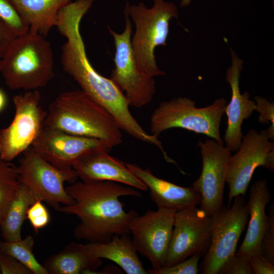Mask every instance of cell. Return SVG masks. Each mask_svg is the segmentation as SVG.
<instances>
[{"mask_svg":"<svg viewBox=\"0 0 274 274\" xmlns=\"http://www.w3.org/2000/svg\"><path fill=\"white\" fill-rule=\"evenodd\" d=\"M74 203L60 206L59 212L77 216L80 222L74 230L78 240L107 243L115 235L130 234L129 224L138 213L126 212L119 198L141 197L131 186L109 181L75 182L65 188Z\"/></svg>","mask_w":274,"mask_h":274,"instance_id":"obj_1","label":"cell"},{"mask_svg":"<svg viewBox=\"0 0 274 274\" xmlns=\"http://www.w3.org/2000/svg\"><path fill=\"white\" fill-rule=\"evenodd\" d=\"M81 20L78 15H68L62 17L57 25L66 39L61 49L64 71L81 90L114 117L121 130L141 141L155 144L156 137L146 132L132 115L122 91L111 79L99 74L89 62L80 30Z\"/></svg>","mask_w":274,"mask_h":274,"instance_id":"obj_2","label":"cell"},{"mask_svg":"<svg viewBox=\"0 0 274 274\" xmlns=\"http://www.w3.org/2000/svg\"><path fill=\"white\" fill-rule=\"evenodd\" d=\"M45 125L99 139L112 147L122 142L121 129L114 117L81 90L59 94L49 107Z\"/></svg>","mask_w":274,"mask_h":274,"instance_id":"obj_3","label":"cell"},{"mask_svg":"<svg viewBox=\"0 0 274 274\" xmlns=\"http://www.w3.org/2000/svg\"><path fill=\"white\" fill-rule=\"evenodd\" d=\"M50 42L29 30L11 43L1 60L0 73L11 89L37 90L54 76Z\"/></svg>","mask_w":274,"mask_h":274,"instance_id":"obj_4","label":"cell"},{"mask_svg":"<svg viewBox=\"0 0 274 274\" xmlns=\"http://www.w3.org/2000/svg\"><path fill=\"white\" fill-rule=\"evenodd\" d=\"M124 12L135 25L131 45L138 68L151 77L164 75L157 65L154 51L158 46L166 45L169 21L178 17L176 6L164 0H154L151 8L142 2L138 5L127 2Z\"/></svg>","mask_w":274,"mask_h":274,"instance_id":"obj_5","label":"cell"},{"mask_svg":"<svg viewBox=\"0 0 274 274\" xmlns=\"http://www.w3.org/2000/svg\"><path fill=\"white\" fill-rule=\"evenodd\" d=\"M226 105V100L222 97L203 108L196 107L195 102L186 97L163 101L151 115V133L158 136L168 129L181 128L224 143L220 126Z\"/></svg>","mask_w":274,"mask_h":274,"instance_id":"obj_6","label":"cell"},{"mask_svg":"<svg viewBox=\"0 0 274 274\" xmlns=\"http://www.w3.org/2000/svg\"><path fill=\"white\" fill-rule=\"evenodd\" d=\"M17 169L20 183L30 189L36 199L46 202L57 211L61 206L74 203L64 186L65 182L75 183L78 178L73 168H59L30 147L23 153Z\"/></svg>","mask_w":274,"mask_h":274,"instance_id":"obj_7","label":"cell"},{"mask_svg":"<svg viewBox=\"0 0 274 274\" xmlns=\"http://www.w3.org/2000/svg\"><path fill=\"white\" fill-rule=\"evenodd\" d=\"M40 101L37 90L13 97L14 116L7 127L0 130V159L10 162L31 147L44 126L47 113Z\"/></svg>","mask_w":274,"mask_h":274,"instance_id":"obj_8","label":"cell"},{"mask_svg":"<svg viewBox=\"0 0 274 274\" xmlns=\"http://www.w3.org/2000/svg\"><path fill=\"white\" fill-rule=\"evenodd\" d=\"M124 13L125 25L123 32L118 33L108 26L115 46V68L110 79L125 92L129 106L139 108L152 100L155 82L153 77L144 74L137 66L131 45L132 24L128 15Z\"/></svg>","mask_w":274,"mask_h":274,"instance_id":"obj_9","label":"cell"},{"mask_svg":"<svg viewBox=\"0 0 274 274\" xmlns=\"http://www.w3.org/2000/svg\"><path fill=\"white\" fill-rule=\"evenodd\" d=\"M211 217V244L200 268L203 274H217L223 264L235 253L249 220L247 202L243 196H237L231 206L223 207Z\"/></svg>","mask_w":274,"mask_h":274,"instance_id":"obj_10","label":"cell"},{"mask_svg":"<svg viewBox=\"0 0 274 274\" xmlns=\"http://www.w3.org/2000/svg\"><path fill=\"white\" fill-rule=\"evenodd\" d=\"M176 212L163 208L149 210L129 224L135 249L150 262L153 269L165 265Z\"/></svg>","mask_w":274,"mask_h":274,"instance_id":"obj_11","label":"cell"},{"mask_svg":"<svg viewBox=\"0 0 274 274\" xmlns=\"http://www.w3.org/2000/svg\"><path fill=\"white\" fill-rule=\"evenodd\" d=\"M212 217L193 207L176 212L165 265L194 254L207 253L211 242Z\"/></svg>","mask_w":274,"mask_h":274,"instance_id":"obj_12","label":"cell"},{"mask_svg":"<svg viewBox=\"0 0 274 274\" xmlns=\"http://www.w3.org/2000/svg\"><path fill=\"white\" fill-rule=\"evenodd\" d=\"M215 140L199 141L202 158L200 176L192 187L201 196L200 209L212 216L222 207L226 173L230 150Z\"/></svg>","mask_w":274,"mask_h":274,"instance_id":"obj_13","label":"cell"},{"mask_svg":"<svg viewBox=\"0 0 274 274\" xmlns=\"http://www.w3.org/2000/svg\"><path fill=\"white\" fill-rule=\"evenodd\" d=\"M266 129L260 132L250 129L243 136L236 153L230 155L226 173L228 185V204L236 196H245L253 174L258 166L263 167L269 153L274 150Z\"/></svg>","mask_w":274,"mask_h":274,"instance_id":"obj_14","label":"cell"},{"mask_svg":"<svg viewBox=\"0 0 274 274\" xmlns=\"http://www.w3.org/2000/svg\"><path fill=\"white\" fill-rule=\"evenodd\" d=\"M31 147L47 161L62 169L73 168L74 162L88 152H109L112 148L99 139L70 134L45 124Z\"/></svg>","mask_w":274,"mask_h":274,"instance_id":"obj_15","label":"cell"},{"mask_svg":"<svg viewBox=\"0 0 274 274\" xmlns=\"http://www.w3.org/2000/svg\"><path fill=\"white\" fill-rule=\"evenodd\" d=\"M231 64L228 68L226 78L231 90L229 103L224 112L227 117V127L224 137L226 146L231 152H236L239 148L242 138V125L255 110L254 100L250 99L248 92L242 94L239 89V78L243 69V61L230 49Z\"/></svg>","mask_w":274,"mask_h":274,"instance_id":"obj_16","label":"cell"},{"mask_svg":"<svg viewBox=\"0 0 274 274\" xmlns=\"http://www.w3.org/2000/svg\"><path fill=\"white\" fill-rule=\"evenodd\" d=\"M73 168L82 181H113L142 191L148 188L134 176L124 163L109 154V152L95 150L78 158Z\"/></svg>","mask_w":274,"mask_h":274,"instance_id":"obj_17","label":"cell"},{"mask_svg":"<svg viewBox=\"0 0 274 274\" xmlns=\"http://www.w3.org/2000/svg\"><path fill=\"white\" fill-rule=\"evenodd\" d=\"M126 165L149 189L150 196L158 208L178 212L200 204L201 196L192 186L177 185L155 176L149 168L143 169L135 164Z\"/></svg>","mask_w":274,"mask_h":274,"instance_id":"obj_18","label":"cell"},{"mask_svg":"<svg viewBox=\"0 0 274 274\" xmlns=\"http://www.w3.org/2000/svg\"><path fill=\"white\" fill-rule=\"evenodd\" d=\"M271 194L266 180H259L250 187L247 202L249 222L245 238L236 252L247 258L253 254L262 255L261 244L269 225V217L265 212Z\"/></svg>","mask_w":274,"mask_h":274,"instance_id":"obj_19","label":"cell"},{"mask_svg":"<svg viewBox=\"0 0 274 274\" xmlns=\"http://www.w3.org/2000/svg\"><path fill=\"white\" fill-rule=\"evenodd\" d=\"M101 264V259L94 257L85 244L72 242L48 257L43 265L48 274H80L94 273Z\"/></svg>","mask_w":274,"mask_h":274,"instance_id":"obj_20","label":"cell"},{"mask_svg":"<svg viewBox=\"0 0 274 274\" xmlns=\"http://www.w3.org/2000/svg\"><path fill=\"white\" fill-rule=\"evenodd\" d=\"M85 246L95 257L118 265L127 274H147L129 234L115 235L107 243L88 242Z\"/></svg>","mask_w":274,"mask_h":274,"instance_id":"obj_21","label":"cell"},{"mask_svg":"<svg viewBox=\"0 0 274 274\" xmlns=\"http://www.w3.org/2000/svg\"><path fill=\"white\" fill-rule=\"evenodd\" d=\"M29 29L44 37L57 24L59 10L71 0H12Z\"/></svg>","mask_w":274,"mask_h":274,"instance_id":"obj_22","label":"cell"},{"mask_svg":"<svg viewBox=\"0 0 274 274\" xmlns=\"http://www.w3.org/2000/svg\"><path fill=\"white\" fill-rule=\"evenodd\" d=\"M30 189L21 183L0 220L3 239L11 242L22 238L21 229L29 207L36 200Z\"/></svg>","mask_w":274,"mask_h":274,"instance_id":"obj_23","label":"cell"},{"mask_svg":"<svg viewBox=\"0 0 274 274\" xmlns=\"http://www.w3.org/2000/svg\"><path fill=\"white\" fill-rule=\"evenodd\" d=\"M33 237L29 235L18 241H0L1 253L11 256L26 266L32 274H48L43 265L39 263L33 253Z\"/></svg>","mask_w":274,"mask_h":274,"instance_id":"obj_24","label":"cell"},{"mask_svg":"<svg viewBox=\"0 0 274 274\" xmlns=\"http://www.w3.org/2000/svg\"><path fill=\"white\" fill-rule=\"evenodd\" d=\"M20 184L17 166L0 159V220Z\"/></svg>","mask_w":274,"mask_h":274,"instance_id":"obj_25","label":"cell"},{"mask_svg":"<svg viewBox=\"0 0 274 274\" xmlns=\"http://www.w3.org/2000/svg\"><path fill=\"white\" fill-rule=\"evenodd\" d=\"M0 18L17 37L29 31L28 25L20 15L12 0H0Z\"/></svg>","mask_w":274,"mask_h":274,"instance_id":"obj_26","label":"cell"},{"mask_svg":"<svg viewBox=\"0 0 274 274\" xmlns=\"http://www.w3.org/2000/svg\"><path fill=\"white\" fill-rule=\"evenodd\" d=\"M201 256L198 254L170 266L158 269L149 268V274H197L199 270L198 263Z\"/></svg>","mask_w":274,"mask_h":274,"instance_id":"obj_27","label":"cell"},{"mask_svg":"<svg viewBox=\"0 0 274 274\" xmlns=\"http://www.w3.org/2000/svg\"><path fill=\"white\" fill-rule=\"evenodd\" d=\"M256 104L255 111L259 115L258 121L264 124L271 125L266 129V131L270 140L274 139V104L272 101H269L265 98L259 96L254 97Z\"/></svg>","mask_w":274,"mask_h":274,"instance_id":"obj_28","label":"cell"},{"mask_svg":"<svg viewBox=\"0 0 274 274\" xmlns=\"http://www.w3.org/2000/svg\"><path fill=\"white\" fill-rule=\"evenodd\" d=\"M27 219L34 231L39 230L46 227L51 220L50 215L43 201L37 199L28 208L27 212Z\"/></svg>","mask_w":274,"mask_h":274,"instance_id":"obj_29","label":"cell"},{"mask_svg":"<svg viewBox=\"0 0 274 274\" xmlns=\"http://www.w3.org/2000/svg\"><path fill=\"white\" fill-rule=\"evenodd\" d=\"M217 274H252L249 259L235 253L221 266Z\"/></svg>","mask_w":274,"mask_h":274,"instance_id":"obj_30","label":"cell"},{"mask_svg":"<svg viewBox=\"0 0 274 274\" xmlns=\"http://www.w3.org/2000/svg\"><path fill=\"white\" fill-rule=\"evenodd\" d=\"M269 225L264 234L261 244L262 255L268 261L274 264V204L272 202L269 209Z\"/></svg>","mask_w":274,"mask_h":274,"instance_id":"obj_31","label":"cell"},{"mask_svg":"<svg viewBox=\"0 0 274 274\" xmlns=\"http://www.w3.org/2000/svg\"><path fill=\"white\" fill-rule=\"evenodd\" d=\"M0 270L2 274H32L18 260L2 253H0Z\"/></svg>","mask_w":274,"mask_h":274,"instance_id":"obj_32","label":"cell"},{"mask_svg":"<svg viewBox=\"0 0 274 274\" xmlns=\"http://www.w3.org/2000/svg\"><path fill=\"white\" fill-rule=\"evenodd\" d=\"M250 266L254 274H273L274 264L262 255L253 254L249 259Z\"/></svg>","mask_w":274,"mask_h":274,"instance_id":"obj_33","label":"cell"},{"mask_svg":"<svg viewBox=\"0 0 274 274\" xmlns=\"http://www.w3.org/2000/svg\"><path fill=\"white\" fill-rule=\"evenodd\" d=\"M17 36L9 27L0 18V59Z\"/></svg>","mask_w":274,"mask_h":274,"instance_id":"obj_34","label":"cell"},{"mask_svg":"<svg viewBox=\"0 0 274 274\" xmlns=\"http://www.w3.org/2000/svg\"><path fill=\"white\" fill-rule=\"evenodd\" d=\"M263 167L268 169L271 172L274 170V150L271 151L266 157Z\"/></svg>","mask_w":274,"mask_h":274,"instance_id":"obj_35","label":"cell"},{"mask_svg":"<svg viewBox=\"0 0 274 274\" xmlns=\"http://www.w3.org/2000/svg\"><path fill=\"white\" fill-rule=\"evenodd\" d=\"M7 101L6 95L4 91L0 88V113L5 109Z\"/></svg>","mask_w":274,"mask_h":274,"instance_id":"obj_36","label":"cell"},{"mask_svg":"<svg viewBox=\"0 0 274 274\" xmlns=\"http://www.w3.org/2000/svg\"><path fill=\"white\" fill-rule=\"evenodd\" d=\"M191 2V0H182L180 6L181 7L187 6L190 4Z\"/></svg>","mask_w":274,"mask_h":274,"instance_id":"obj_37","label":"cell"},{"mask_svg":"<svg viewBox=\"0 0 274 274\" xmlns=\"http://www.w3.org/2000/svg\"><path fill=\"white\" fill-rule=\"evenodd\" d=\"M1 59H0V71H1Z\"/></svg>","mask_w":274,"mask_h":274,"instance_id":"obj_38","label":"cell"},{"mask_svg":"<svg viewBox=\"0 0 274 274\" xmlns=\"http://www.w3.org/2000/svg\"><path fill=\"white\" fill-rule=\"evenodd\" d=\"M0 253H1V251H0ZM0 274H1V270H0Z\"/></svg>","mask_w":274,"mask_h":274,"instance_id":"obj_39","label":"cell"}]
</instances>
